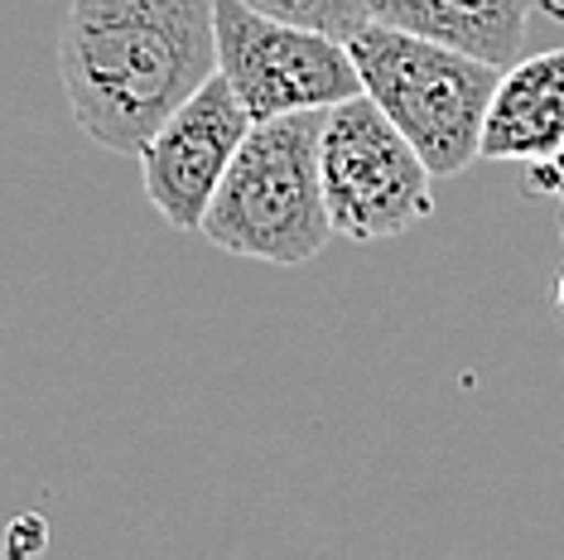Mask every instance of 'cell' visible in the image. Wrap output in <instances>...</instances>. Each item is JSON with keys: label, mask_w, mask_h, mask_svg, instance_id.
I'll return each mask as SVG.
<instances>
[{"label": "cell", "mask_w": 564, "mask_h": 560, "mask_svg": "<svg viewBox=\"0 0 564 560\" xmlns=\"http://www.w3.org/2000/svg\"><path fill=\"white\" fill-rule=\"evenodd\" d=\"M217 73L213 0H73L58 78L87 140L135 155L140 140Z\"/></svg>", "instance_id": "cell-1"}, {"label": "cell", "mask_w": 564, "mask_h": 560, "mask_svg": "<svg viewBox=\"0 0 564 560\" xmlns=\"http://www.w3.org/2000/svg\"><path fill=\"white\" fill-rule=\"evenodd\" d=\"M535 10L555 6L550 0H367V20L395 24V30L420 34V40L487 58L497 68L521 58Z\"/></svg>", "instance_id": "cell-8"}, {"label": "cell", "mask_w": 564, "mask_h": 560, "mask_svg": "<svg viewBox=\"0 0 564 560\" xmlns=\"http://www.w3.org/2000/svg\"><path fill=\"white\" fill-rule=\"evenodd\" d=\"M555 304H560V314H564V271H560V280H555Z\"/></svg>", "instance_id": "cell-12"}, {"label": "cell", "mask_w": 564, "mask_h": 560, "mask_svg": "<svg viewBox=\"0 0 564 560\" xmlns=\"http://www.w3.org/2000/svg\"><path fill=\"white\" fill-rule=\"evenodd\" d=\"M324 111H285L251 121L198 233L227 257L304 266L333 241L318 180Z\"/></svg>", "instance_id": "cell-2"}, {"label": "cell", "mask_w": 564, "mask_h": 560, "mask_svg": "<svg viewBox=\"0 0 564 560\" xmlns=\"http://www.w3.org/2000/svg\"><path fill=\"white\" fill-rule=\"evenodd\" d=\"M261 10H275L285 20H304V24H318V30L338 34L348 40L357 24L367 20V0H251Z\"/></svg>", "instance_id": "cell-9"}, {"label": "cell", "mask_w": 564, "mask_h": 560, "mask_svg": "<svg viewBox=\"0 0 564 560\" xmlns=\"http://www.w3.org/2000/svg\"><path fill=\"white\" fill-rule=\"evenodd\" d=\"M217 73L251 121L285 111H328L362 93L348 40L304 20H285L251 0H213Z\"/></svg>", "instance_id": "cell-5"}, {"label": "cell", "mask_w": 564, "mask_h": 560, "mask_svg": "<svg viewBox=\"0 0 564 560\" xmlns=\"http://www.w3.org/2000/svg\"><path fill=\"white\" fill-rule=\"evenodd\" d=\"M318 180L333 237L387 241L434 213L430 164L367 93L324 111Z\"/></svg>", "instance_id": "cell-4"}, {"label": "cell", "mask_w": 564, "mask_h": 560, "mask_svg": "<svg viewBox=\"0 0 564 560\" xmlns=\"http://www.w3.org/2000/svg\"><path fill=\"white\" fill-rule=\"evenodd\" d=\"M560 184H564V150L545 164H531V194H550V189H560Z\"/></svg>", "instance_id": "cell-10"}, {"label": "cell", "mask_w": 564, "mask_h": 560, "mask_svg": "<svg viewBox=\"0 0 564 560\" xmlns=\"http://www.w3.org/2000/svg\"><path fill=\"white\" fill-rule=\"evenodd\" d=\"M247 131V107L237 101L223 73H213L194 97H184L155 131L140 140L135 155L150 208L178 233H198L203 213H208Z\"/></svg>", "instance_id": "cell-6"}, {"label": "cell", "mask_w": 564, "mask_h": 560, "mask_svg": "<svg viewBox=\"0 0 564 560\" xmlns=\"http://www.w3.org/2000/svg\"><path fill=\"white\" fill-rule=\"evenodd\" d=\"M348 54L362 93L420 150L434 180H454L478 160L487 97L502 78L497 63L420 40L381 20L357 24L348 34Z\"/></svg>", "instance_id": "cell-3"}, {"label": "cell", "mask_w": 564, "mask_h": 560, "mask_svg": "<svg viewBox=\"0 0 564 560\" xmlns=\"http://www.w3.org/2000/svg\"><path fill=\"white\" fill-rule=\"evenodd\" d=\"M564 150V49L511 58L487 97L478 160L545 164Z\"/></svg>", "instance_id": "cell-7"}, {"label": "cell", "mask_w": 564, "mask_h": 560, "mask_svg": "<svg viewBox=\"0 0 564 560\" xmlns=\"http://www.w3.org/2000/svg\"><path fill=\"white\" fill-rule=\"evenodd\" d=\"M545 198H555V213H560V233H564V184H560V189H550Z\"/></svg>", "instance_id": "cell-11"}]
</instances>
